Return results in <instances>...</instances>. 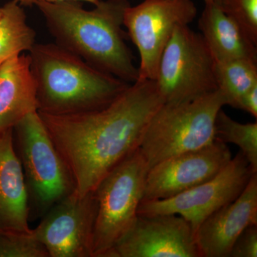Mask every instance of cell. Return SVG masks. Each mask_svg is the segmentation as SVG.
Segmentation results:
<instances>
[{
	"label": "cell",
	"mask_w": 257,
	"mask_h": 257,
	"mask_svg": "<svg viewBox=\"0 0 257 257\" xmlns=\"http://www.w3.org/2000/svg\"><path fill=\"white\" fill-rule=\"evenodd\" d=\"M197 13L192 0H145L126 8L124 26L140 57L138 79L155 80L161 56L176 28L189 25Z\"/></svg>",
	"instance_id": "obj_8"
},
{
	"label": "cell",
	"mask_w": 257,
	"mask_h": 257,
	"mask_svg": "<svg viewBox=\"0 0 257 257\" xmlns=\"http://www.w3.org/2000/svg\"><path fill=\"white\" fill-rule=\"evenodd\" d=\"M149 170L148 162L138 148L119 162L96 187L92 257H107L133 226L145 194Z\"/></svg>",
	"instance_id": "obj_5"
},
{
	"label": "cell",
	"mask_w": 257,
	"mask_h": 257,
	"mask_svg": "<svg viewBox=\"0 0 257 257\" xmlns=\"http://www.w3.org/2000/svg\"><path fill=\"white\" fill-rule=\"evenodd\" d=\"M199 28L214 60L242 59L257 62L256 44L219 5L205 3Z\"/></svg>",
	"instance_id": "obj_16"
},
{
	"label": "cell",
	"mask_w": 257,
	"mask_h": 257,
	"mask_svg": "<svg viewBox=\"0 0 257 257\" xmlns=\"http://www.w3.org/2000/svg\"><path fill=\"white\" fill-rule=\"evenodd\" d=\"M214 74L217 90L226 105L239 109L243 96L257 84V62L242 59L214 60Z\"/></svg>",
	"instance_id": "obj_18"
},
{
	"label": "cell",
	"mask_w": 257,
	"mask_h": 257,
	"mask_svg": "<svg viewBox=\"0 0 257 257\" xmlns=\"http://www.w3.org/2000/svg\"><path fill=\"white\" fill-rule=\"evenodd\" d=\"M97 211L94 192L79 197L74 192L56 203L32 229L50 257H92L93 231Z\"/></svg>",
	"instance_id": "obj_10"
},
{
	"label": "cell",
	"mask_w": 257,
	"mask_h": 257,
	"mask_svg": "<svg viewBox=\"0 0 257 257\" xmlns=\"http://www.w3.org/2000/svg\"><path fill=\"white\" fill-rule=\"evenodd\" d=\"M224 105L219 90L186 102L164 103L149 121L139 147L150 169L214 143L216 115Z\"/></svg>",
	"instance_id": "obj_4"
},
{
	"label": "cell",
	"mask_w": 257,
	"mask_h": 257,
	"mask_svg": "<svg viewBox=\"0 0 257 257\" xmlns=\"http://www.w3.org/2000/svg\"><path fill=\"white\" fill-rule=\"evenodd\" d=\"M35 5L57 45L124 82L138 80V67L122 29L128 0H101L92 10H84L79 1Z\"/></svg>",
	"instance_id": "obj_2"
},
{
	"label": "cell",
	"mask_w": 257,
	"mask_h": 257,
	"mask_svg": "<svg viewBox=\"0 0 257 257\" xmlns=\"http://www.w3.org/2000/svg\"><path fill=\"white\" fill-rule=\"evenodd\" d=\"M0 15V60L30 52L36 44V33L28 25L25 11L15 0L2 8Z\"/></svg>",
	"instance_id": "obj_17"
},
{
	"label": "cell",
	"mask_w": 257,
	"mask_h": 257,
	"mask_svg": "<svg viewBox=\"0 0 257 257\" xmlns=\"http://www.w3.org/2000/svg\"><path fill=\"white\" fill-rule=\"evenodd\" d=\"M45 246L33 234L0 232V257H48Z\"/></svg>",
	"instance_id": "obj_20"
},
{
	"label": "cell",
	"mask_w": 257,
	"mask_h": 257,
	"mask_svg": "<svg viewBox=\"0 0 257 257\" xmlns=\"http://www.w3.org/2000/svg\"><path fill=\"white\" fill-rule=\"evenodd\" d=\"M155 81L165 104L194 100L217 90L214 59L201 34L189 25L176 28L161 56Z\"/></svg>",
	"instance_id": "obj_6"
},
{
	"label": "cell",
	"mask_w": 257,
	"mask_h": 257,
	"mask_svg": "<svg viewBox=\"0 0 257 257\" xmlns=\"http://www.w3.org/2000/svg\"><path fill=\"white\" fill-rule=\"evenodd\" d=\"M38 111L37 84L29 55L14 56L0 64V133L14 128Z\"/></svg>",
	"instance_id": "obj_15"
},
{
	"label": "cell",
	"mask_w": 257,
	"mask_h": 257,
	"mask_svg": "<svg viewBox=\"0 0 257 257\" xmlns=\"http://www.w3.org/2000/svg\"><path fill=\"white\" fill-rule=\"evenodd\" d=\"M29 52L38 111L61 114L100 109L131 84L57 43H36Z\"/></svg>",
	"instance_id": "obj_3"
},
{
	"label": "cell",
	"mask_w": 257,
	"mask_h": 257,
	"mask_svg": "<svg viewBox=\"0 0 257 257\" xmlns=\"http://www.w3.org/2000/svg\"><path fill=\"white\" fill-rule=\"evenodd\" d=\"M2 62H1V60H0V64H1Z\"/></svg>",
	"instance_id": "obj_27"
},
{
	"label": "cell",
	"mask_w": 257,
	"mask_h": 257,
	"mask_svg": "<svg viewBox=\"0 0 257 257\" xmlns=\"http://www.w3.org/2000/svg\"><path fill=\"white\" fill-rule=\"evenodd\" d=\"M257 256V225L248 226L236 239L229 257Z\"/></svg>",
	"instance_id": "obj_22"
},
{
	"label": "cell",
	"mask_w": 257,
	"mask_h": 257,
	"mask_svg": "<svg viewBox=\"0 0 257 257\" xmlns=\"http://www.w3.org/2000/svg\"><path fill=\"white\" fill-rule=\"evenodd\" d=\"M2 11H3V10H2V8H0V15L2 14Z\"/></svg>",
	"instance_id": "obj_26"
},
{
	"label": "cell",
	"mask_w": 257,
	"mask_h": 257,
	"mask_svg": "<svg viewBox=\"0 0 257 257\" xmlns=\"http://www.w3.org/2000/svg\"><path fill=\"white\" fill-rule=\"evenodd\" d=\"M239 109L249 113L253 117H257V84L243 96Z\"/></svg>",
	"instance_id": "obj_23"
},
{
	"label": "cell",
	"mask_w": 257,
	"mask_h": 257,
	"mask_svg": "<svg viewBox=\"0 0 257 257\" xmlns=\"http://www.w3.org/2000/svg\"><path fill=\"white\" fill-rule=\"evenodd\" d=\"M164 104L156 82L138 79L107 105L69 114L38 111L79 197L140 147L152 116Z\"/></svg>",
	"instance_id": "obj_1"
},
{
	"label": "cell",
	"mask_w": 257,
	"mask_h": 257,
	"mask_svg": "<svg viewBox=\"0 0 257 257\" xmlns=\"http://www.w3.org/2000/svg\"><path fill=\"white\" fill-rule=\"evenodd\" d=\"M219 6L257 45V0H220Z\"/></svg>",
	"instance_id": "obj_21"
},
{
	"label": "cell",
	"mask_w": 257,
	"mask_h": 257,
	"mask_svg": "<svg viewBox=\"0 0 257 257\" xmlns=\"http://www.w3.org/2000/svg\"><path fill=\"white\" fill-rule=\"evenodd\" d=\"M13 130L0 133V232L31 234L28 190L14 148Z\"/></svg>",
	"instance_id": "obj_14"
},
{
	"label": "cell",
	"mask_w": 257,
	"mask_h": 257,
	"mask_svg": "<svg viewBox=\"0 0 257 257\" xmlns=\"http://www.w3.org/2000/svg\"><path fill=\"white\" fill-rule=\"evenodd\" d=\"M254 173L240 151L210 180L168 199L142 201L138 215L177 214L189 221L195 234L203 221L239 197Z\"/></svg>",
	"instance_id": "obj_7"
},
{
	"label": "cell",
	"mask_w": 257,
	"mask_h": 257,
	"mask_svg": "<svg viewBox=\"0 0 257 257\" xmlns=\"http://www.w3.org/2000/svg\"><path fill=\"white\" fill-rule=\"evenodd\" d=\"M18 2L20 5L23 6H30L36 4L37 3L40 2H46V3H57V2L62 1H79V2H87V3H91V4L96 5H97L101 0H15Z\"/></svg>",
	"instance_id": "obj_24"
},
{
	"label": "cell",
	"mask_w": 257,
	"mask_h": 257,
	"mask_svg": "<svg viewBox=\"0 0 257 257\" xmlns=\"http://www.w3.org/2000/svg\"><path fill=\"white\" fill-rule=\"evenodd\" d=\"M232 159L226 144L211 145L162 161L147 174L143 201L168 199L215 177Z\"/></svg>",
	"instance_id": "obj_11"
},
{
	"label": "cell",
	"mask_w": 257,
	"mask_h": 257,
	"mask_svg": "<svg viewBox=\"0 0 257 257\" xmlns=\"http://www.w3.org/2000/svg\"><path fill=\"white\" fill-rule=\"evenodd\" d=\"M253 225H257L256 173L239 197L213 213L198 228L195 240L200 257H229L235 241Z\"/></svg>",
	"instance_id": "obj_13"
},
{
	"label": "cell",
	"mask_w": 257,
	"mask_h": 257,
	"mask_svg": "<svg viewBox=\"0 0 257 257\" xmlns=\"http://www.w3.org/2000/svg\"><path fill=\"white\" fill-rule=\"evenodd\" d=\"M107 257H200L189 221L177 214L138 215Z\"/></svg>",
	"instance_id": "obj_12"
},
{
	"label": "cell",
	"mask_w": 257,
	"mask_h": 257,
	"mask_svg": "<svg viewBox=\"0 0 257 257\" xmlns=\"http://www.w3.org/2000/svg\"><path fill=\"white\" fill-rule=\"evenodd\" d=\"M14 128L27 177L37 201L48 207L73 192L71 176L38 111L27 115Z\"/></svg>",
	"instance_id": "obj_9"
},
{
	"label": "cell",
	"mask_w": 257,
	"mask_h": 257,
	"mask_svg": "<svg viewBox=\"0 0 257 257\" xmlns=\"http://www.w3.org/2000/svg\"><path fill=\"white\" fill-rule=\"evenodd\" d=\"M220 0H204V3H212L219 5Z\"/></svg>",
	"instance_id": "obj_25"
},
{
	"label": "cell",
	"mask_w": 257,
	"mask_h": 257,
	"mask_svg": "<svg viewBox=\"0 0 257 257\" xmlns=\"http://www.w3.org/2000/svg\"><path fill=\"white\" fill-rule=\"evenodd\" d=\"M215 140L225 144H234L247 159L255 172H257V122H238L222 109L215 120Z\"/></svg>",
	"instance_id": "obj_19"
}]
</instances>
